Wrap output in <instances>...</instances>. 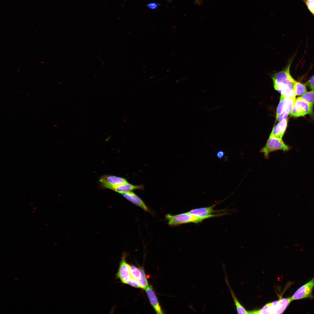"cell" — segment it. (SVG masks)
Here are the masks:
<instances>
[{
  "label": "cell",
  "mask_w": 314,
  "mask_h": 314,
  "mask_svg": "<svg viewBox=\"0 0 314 314\" xmlns=\"http://www.w3.org/2000/svg\"><path fill=\"white\" fill-rule=\"evenodd\" d=\"M170 226H174L191 222L197 223L206 219V218L196 216L188 212L173 215L168 214L165 215Z\"/></svg>",
  "instance_id": "1"
},
{
  "label": "cell",
  "mask_w": 314,
  "mask_h": 314,
  "mask_svg": "<svg viewBox=\"0 0 314 314\" xmlns=\"http://www.w3.org/2000/svg\"><path fill=\"white\" fill-rule=\"evenodd\" d=\"M289 147L283 142L282 138L270 136L265 146L260 150L263 154L265 158L267 159L270 153L278 150L287 151Z\"/></svg>",
  "instance_id": "2"
},
{
  "label": "cell",
  "mask_w": 314,
  "mask_h": 314,
  "mask_svg": "<svg viewBox=\"0 0 314 314\" xmlns=\"http://www.w3.org/2000/svg\"><path fill=\"white\" fill-rule=\"evenodd\" d=\"M313 113V110L308 102L299 97L296 99L290 114L291 116L299 117L307 114L312 115Z\"/></svg>",
  "instance_id": "3"
},
{
  "label": "cell",
  "mask_w": 314,
  "mask_h": 314,
  "mask_svg": "<svg viewBox=\"0 0 314 314\" xmlns=\"http://www.w3.org/2000/svg\"><path fill=\"white\" fill-rule=\"evenodd\" d=\"M314 286V277L309 281L299 288L291 297L292 301L312 297Z\"/></svg>",
  "instance_id": "4"
},
{
  "label": "cell",
  "mask_w": 314,
  "mask_h": 314,
  "mask_svg": "<svg viewBox=\"0 0 314 314\" xmlns=\"http://www.w3.org/2000/svg\"><path fill=\"white\" fill-rule=\"evenodd\" d=\"M99 181L103 187L113 190L116 187L128 183L125 179L111 175H104L101 177Z\"/></svg>",
  "instance_id": "5"
},
{
  "label": "cell",
  "mask_w": 314,
  "mask_h": 314,
  "mask_svg": "<svg viewBox=\"0 0 314 314\" xmlns=\"http://www.w3.org/2000/svg\"><path fill=\"white\" fill-rule=\"evenodd\" d=\"M126 254L124 253L121 258L119 268L116 277L119 279L123 283H127L131 277L130 265L126 262Z\"/></svg>",
  "instance_id": "6"
},
{
  "label": "cell",
  "mask_w": 314,
  "mask_h": 314,
  "mask_svg": "<svg viewBox=\"0 0 314 314\" xmlns=\"http://www.w3.org/2000/svg\"><path fill=\"white\" fill-rule=\"evenodd\" d=\"M216 205L214 204L208 207L193 209L188 212L196 216L205 217L206 219L220 216L226 214V213H224L221 214H213L217 212L216 211L213 210V208Z\"/></svg>",
  "instance_id": "7"
},
{
  "label": "cell",
  "mask_w": 314,
  "mask_h": 314,
  "mask_svg": "<svg viewBox=\"0 0 314 314\" xmlns=\"http://www.w3.org/2000/svg\"><path fill=\"white\" fill-rule=\"evenodd\" d=\"M291 297L281 298L278 301L272 302L270 306V314L282 313L290 303Z\"/></svg>",
  "instance_id": "8"
},
{
  "label": "cell",
  "mask_w": 314,
  "mask_h": 314,
  "mask_svg": "<svg viewBox=\"0 0 314 314\" xmlns=\"http://www.w3.org/2000/svg\"><path fill=\"white\" fill-rule=\"evenodd\" d=\"M121 194L125 198L132 203L146 211H149V208L143 201L133 192L130 191Z\"/></svg>",
  "instance_id": "9"
},
{
  "label": "cell",
  "mask_w": 314,
  "mask_h": 314,
  "mask_svg": "<svg viewBox=\"0 0 314 314\" xmlns=\"http://www.w3.org/2000/svg\"><path fill=\"white\" fill-rule=\"evenodd\" d=\"M145 290L150 302L157 313L163 314V311L152 286H148Z\"/></svg>",
  "instance_id": "10"
},
{
  "label": "cell",
  "mask_w": 314,
  "mask_h": 314,
  "mask_svg": "<svg viewBox=\"0 0 314 314\" xmlns=\"http://www.w3.org/2000/svg\"><path fill=\"white\" fill-rule=\"evenodd\" d=\"M287 125V119L279 122L273 128L270 136L282 138L285 131Z\"/></svg>",
  "instance_id": "11"
},
{
  "label": "cell",
  "mask_w": 314,
  "mask_h": 314,
  "mask_svg": "<svg viewBox=\"0 0 314 314\" xmlns=\"http://www.w3.org/2000/svg\"><path fill=\"white\" fill-rule=\"evenodd\" d=\"M223 268H224V269L225 275V281L230 290L231 296L232 297L233 299L234 302L236 310L238 313V314H248V311L246 310L245 308L242 306V305L238 301L237 298L236 297L233 291L231 288L228 282L226 274L225 272V270L224 269V266L223 265Z\"/></svg>",
  "instance_id": "12"
},
{
  "label": "cell",
  "mask_w": 314,
  "mask_h": 314,
  "mask_svg": "<svg viewBox=\"0 0 314 314\" xmlns=\"http://www.w3.org/2000/svg\"><path fill=\"white\" fill-rule=\"evenodd\" d=\"M143 188V187L142 185H134L127 183L116 187L113 190L121 194L136 189H142Z\"/></svg>",
  "instance_id": "13"
},
{
  "label": "cell",
  "mask_w": 314,
  "mask_h": 314,
  "mask_svg": "<svg viewBox=\"0 0 314 314\" xmlns=\"http://www.w3.org/2000/svg\"><path fill=\"white\" fill-rule=\"evenodd\" d=\"M293 91L295 96H302L307 92L306 85L296 81L293 85Z\"/></svg>",
  "instance_id": "14"
},
{
  "label": "cell",
  "mask_w": 314,
  "mask_h": 314,
  "mask_svg": "<svg viewBox=\"0 0 314 314\" xmlns=\"http://www.w3.org/2000/svg\"><path fill=\"white\" fill-rule=\"evenodd\" d=\"M290 97L281 94L280 101L276 110V120H277L280 115L283 111Z\"/></svg>",
  "instance_id": "15"
},
{
  "label": "cell",
  "mask_w": 314,
  "mask_h": 314,
  "mask_svg": "<svg viewBox=\"0 0 314 314\" xmlns=\"http://www.w3.org/2000/svg\"><path fill=\"white\" fill-rule=\"evenodd\" d=\"M300 97L309 104L311 110H313L314 103V90L306 92Z\"/></svg>",
  "instance_id": "16"
},
{
  "label": "cell",
  "mask_w": 314,
  "mask_h": 314,
  "mask_svg": "<svg viewBox=\"0 0 314 314\" xmlns=\"http://www.w3.org/2000/svg\"><path fill=\"white\" fill-rule=\"evenodd\" d=\"M140 270L141 272V276L138 280L140 288L146 289L148 286V284L145 274L143 268H141L140 269Z\"/></svg>",
  "instance_id": "17"
},
{
  "label": "cell",
  "mask_w": 314,
  "mask_h": 314,
  "mask_svg": "<svg viewBox=\"0 0 314 314\" xmlns=\"http://www.w3.org/2000/svg\"><path fill=\"white\" fill-rule=\"evenodd\" d=\"M271 305V302L269 303L259 310L248 311V314H270Z\"/></svg>",
  "instance_id": "18"
},
{
  "label": "cell",
  "mask_w": 314,
  "mask_h": 314,
  "mask_svg": "<svg viewBox=\"0 0 314 314\" xmlns=\"http://www.w3.org/2000/svg\"><path fill=\"white\" fill-rule=\"evenodd\" d=\"M130 270L131 276L137 280L141 276L140 269L133 265H130Z\"/></svg>",
  "instance_id": "19"
},
{
  "label": "cell",
  "mask_w": 314,
  "mask_h": 314,
  "mask_svg": "<svg viewBox=\"0 0 314 314\" xmlns=\"http://www.w3.org/2000/svg\"><path fill=\"white\" fill-rule=\"evenodd\" d=\"M296 99L295 96L290 97L287 102L283 111L290 114L292 108Z\"/></svg>",
  "instance_id": "20"
},
{
  "label": "cell",
  "mask_w": 314,
  "mask_h": 314,
  "mask_svg": "<svg viewBox=\"0 0 314 314\" xmlns=\"http://www.w3.org/2000/svg\"><path fill=\"white\" fill-rule=\"evenodd\" d=\"M307 9L314 17V0H302Z\"/></svg>",
  "instance_id": "21"
},
{
  "label": "cell",
  "mask_w": 314,
  "mask_h": 314,
  "mask_svg": "<svg viewBox=\"0 0 314 314\" xmlns=\"http://www.w3.org/2000/svg\"><path fill=\"white\" fill-rule=\"evenodd\" d=\"M127 284L135 288H140L138 281L131 277Z\"/></svg>",
  "instance_id": "22"
},
{
  "label": "cell",
  "mask_w": 314,
  "mask_h": 314,
  "mask_svg": "<svg viewBox=\"0 0 314 314\" xmlns=\"http://www.w3.org/2000/svg\"><path fill=\"white\" fill-rule=\"evenodd\" d=\"M289 114L283 111L279 116L277 120L280 122L282 120L287 119Z\"/></svg>",
  "instance_id": "23"
},
{
  "label": "cell",
  "mask_w": 314,
  "mask_h": 314,
  "mask_svg": "<svg viewBox=\"0 0 314 314\" xmlns=\"http://www.w3.org/2000/svg\"><path fill=\"white\" fill-rule=\"evenodd\" d=\"M309 87L312 90H314V75L309 79L307 83Z\"/></svg>",
  "instance_id": "24"
},
{
  "label": "cell",
  "mask_w": 314,
  "mask_h": 314,
  "mask_svg": "<svg viewBox=\"0 0 314 314\" xmlns=\"http://www.w3.org/2000/svg\"><path fill=\"white\" fill-rule=\"evenodd\" d=\"M159 4L155 2L151 3L147 5V6L151 9H155L158 7Z\"/></svg>",
  "instance_id": "25"
},
{
  "label": "cell",
  "mask_w": 314,
  "mask_h": 314,
  "mask_svg": "<svg viewBox=\"0 0 314 314\" xmlns=\"http://www.w3.org/2000/svg\"><path fill=\"white\" fill-rule=\"evenodd\" d=\"M225 155L224 152L222 150L218 151L217 153V157L221 159Z\"/></svg>",
  "instance_id": "26"
},
{
  "label": "cell",
  "mask_w": 314,
  "mask_h": 314,
  "mask_svg": "<svg viewBox=\"0 0 314 314\" xmlns=\"http://www.w3.org/2000/svg\"><path fill=\"white\" fill-rule=\"evenodd\" d=\"M195 1L198 4L199 3V0H195Z\"/></svg>",
  "instance_id": "27"
}]
</instances>
